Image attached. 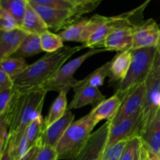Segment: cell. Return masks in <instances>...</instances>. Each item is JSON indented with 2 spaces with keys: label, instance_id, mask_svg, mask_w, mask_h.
Returning a JSON list of instances; mask_svg holds the SVG:
<instances>
[{
  "label": "cell",
  "instance_id": "obj_1",
  "mask_svg": "<svg viewBox=\"0 0 160 160\" xmlns=\"http://www.w3.org/2000/svg\"><path fill=\"white\" fill-rule=\"evenodd\" d=\"M83 48H84V45L64 46L55 52L47 53L29 65L28 69L14 81V88L20 94L39 89L56 74L67 59Z\"/></svg>",
  "mask_w": 160,
  "mask_h": 160
},
{
  "label": "cell",
  "instance_id": "obj_2",
  "mask_svg": "<svg viewBox=\"0 0 160 160\" xmlns=\"http://www.w3.org/2000/svg\"><path fill=\"white\" fill-rule=\"evenodd\" d=\"M46 93L42 89L24 94H20L15 90L7 112L0 116V120L9 124V136L22 135L31 122L42 117Z\"/></svg>",
  "mask_w": 160,
  "mask_h": 160
},
{
  "label": "cell",
  "instance_id": "obj_3",
  "mask_svg": "<svg viewBox=\"0 0 160 160\" xmlns=\"http://www.w3.org/2000/svg\"><path fill=\"white\" fill-rule=\"evenodd\" d=\"M157 55V47L132 49V60L126 78L119 84L117 95L123 100L142 84L146 83Z\"/></svg>",
  "mask_w": 160,
  "mask_h": 160
},
{
  "label": "cell",
  "instance_id": "obj_4",
  "mask_svg": "<svg viewBox=\"0 0 160 160\" xmlns=\"http://www.w3.org/2000/svg\"><path fill=\"white\" fill-rule=\"evenodd\" d=\"M97 124L89 113L73 121L56 147L59 160L74 159L85 146Z\"/></svg>",
  "mask_w": 160,
  "mask_h": 160
},
{
  "label": "cell",
  "instance_id": "obj_5",
  "mask_svg": "<svg viewBox=\"0 0 160 160\" xmlns=\"http://www.w3.org/2000/svg\"><path fill=\"white\" fill-rule=\"evenodd\" d=\"M102 2L88 3L76 9H53L33 2H29L42 17L48 29L62 31L70 25L80 20L83 15L92 12Z\"/></svg>",
  "mask_w": 160,
  "mask_h": 160
},
{
  "label": "cell",
  "instance_id": "obj_6",
  "mask_svg": "<svg viewBox=\"0 0 160 160\" xmlns=\"http://www.w3.org/2000/svg\"><path fill=\"white\" fill-rule=\"evenodd\" d=\"M106 51V50L105 48H91L84 54L64 64L56 72V74L39 89H42L47 92L49 91L58 92L64 91L68 92L70 89H73L78 83V80L75 79L73 75L80 68V67L84 63V61L94 55Z\"/></svg>",
  "mask_w": 160,
  "mask_h": 160
},
{
  "label": "cell",
  "instance_id": "obj_7",
  "mask_svg": "<svg viewBox=\"0 0 160 160\" xmlns=\"http://www.w3.org/2000/svg\"><path fill=\"white\" fill-rule=\"evenodd\" d=\"M143 129V111L130 118L111 124L107 145L124 140L140 138Z\"/></svg>",
  "mask_w": 160,
  "mask_h": 160
},
{
  "label": "cell",
  "instance_id": "obj_8",
  "mask_svg": "<svg viewBox=\"0 0 160 160\" xmlns=\"http://www.w3.org/2000/svg\"><path fill=\"white\" fill-rule=\"evenodd\" d=\"M111 124V120L106 121L92 133L85 146L73 160H102L105 148L107 146Z\"/></svg>",
  "mask_w": 160,
  "mask_h": 160
},
{
  "label": "cell",
  "instance_id": "obj_9",
  "mask_svg": "<svg viewBox=\"0 0 160 160\" xmlns=\"http://www.w3.org/2000/svg\"><path fill=\"white\" fill-rule=\"evenodd\" d=\"M136 25L128 20L116 28L106 39L103 48L106 51L123 52L132 49Z\"/></svg>",
  "mask_w": 160,
  "mask_h": 160
},
{
  "label": "cell",
  "instance_id": "obj_10",
  "mask_svg": "<svg viewBox=\"0 0 160 160\" xmlns=\"http://www.w3.org/2000/svg\"><path fill=\"white\" fill-rule=\"evenodd\" d=\"M132 15H134V13L132 11H131V12L121 14V15L108 17L107 20L91 35V37L85 43L83 44L84 48H88L90 49L91 48H103V45L108 36L116 28L130 20V17Z\"/></svg>",
  "mask_w": 160,
  "mask_h": 160
},
{
  "label": "cell",
  "instance_id": "obj_11",
  "mask_svg": "<svg viewBox=\"0 0 160 160\" xmlns=\"http://www.w3.org/2000/svg\"><path fill=\"white\" fill-rule=\"evenodd\" d=\"M146 93V83L134 89L122 102L121 106L116 117L111 120L112 124L130 118L143 111L144 102Z\"/></svg>",
  "mask_w": 160,
  "mask_h": 160
},
{
  "label": "cell",
  "instance_id": "obj_12",
  "mask_svg": "<svg viewBox=\"0 0 160 160\" xmlns=\"http://www.w3.org/2000/svg\"><path fill=\"white\" fill-rule=\"evenodd\" d=\"M160 28L153 19H149L142 24L136 25L132 49L157 47L159 42Z\"/></svg>",
  "mask_w": 160,
  "mask_h": 160
},
{
  "label": "cell",
  "instance_id": "obj_13",
  "mask_svg": "<svg viewBox=\"0 0 160 160\" xmlns=\"http://www.w3.org/2000/svg\"><path fill=\"white\" fill-rule=\"evenodd\" d=\"M160 110V78L148 77L143 107V127L156 118Z\"/></svg>",
  "mask_w": 160,
  "mask_h": 160
},
{
  "label": "cell",
  "instance_id": "obj_14",
  "mask_svg": "<svg viewBox=\"0 0 160 160\" xmlns=\"http://www.w3.org/2000/svg\"><path fill=\"white\" fill-rule=\"evenodd\" d=\"M74 117V114L71 111H67L62 118L44 128L38 143L41 145H48L56 148L67 130L73 122Z\"/></svg>",
  "mask_w": 160,
  "mask_h": 160
},
{
  "label": "cell",
  "instance_id": "obj_15",
  "mask_svg": "<svg viewBox=\"0 0 160 160\" xmlns=\"http://www.w3.org/2000/svg\"><path fill=\"white\" fill-rule=\"evenodd\" d=\"M28 34L20 28L10 31H0V59L13 56Z\"/></svg>",
  "mask_w": 160,
  "mask_h": 160
},
{
  "label": "cell",
  "instance_id": "obj_16",
  "mask_svg": "<svg viewBox=\"0 0 160 160\" xmlns=\"http://www.w3.org/2000/svg\"><path fill=\"white\" fill-rule=\"evenodd\" d=\"M74 96L68 104V110L80 109L88 105L98 104L106 99V96L97 87L84 86L74 88Z\"/></svg>",
  "mask_w": 160,
  "mask_h": 160
},
{
  "label": "cell",
  "instance_id": "obj_17",
  "mask_svg": "<svg viewBox=\"0 0 160 160\" xmlns=\"http://www.w3.org/2000/svg\"><path fill=\"white\" fill-rule=\"evenodd\" d=\"M122 104V100L115 94L97 104L90 112V116L97 123L102 120H112L118 112Z\"/></svg>",
  "mask_w": 160,
  "mask_h": 160
},
{
  "label": "cell",
  "instance_id": "obj_18",
  "mask_svg": "<svg viewBox=\"0 0 160 160\" xmlns=\"http://www.w3.org/2000/svg\"><path fill=\"white\" fill-rule=\"evenodd\" d=\"M132 60V49L119 52L111 60L110 81L120 83L126 78Z\"/></svg>",
  "mask_w": 160,
  "mask_h": 160
},
{
  "label": "cell",
  "instance_id": "obj_19",
  "mask_svg": "<svg viewBox=\"0 0 160 160\" xmlns=\"http://www.w3.org/2000/svg\"><path fill=\"white\" fill-rule=\"evenodd\" d=\"M142 143L145 148L155 153L160 152V120L159 116L143 127L140 135Z\"/></svg>",
  "mask_w": 160,
  "mask_h": 160
},
{
  "label": "cell",
  "instance_id": "obj_20",
  "mask_svg": "<svg viewBox=\"0 0 160 160\" xmlns=\"http://www.w3.org/2000/svg\"><path fill=\"white\" fill-rule=\"evenodd\" d=\"M20 28L29 34H35L39 35L49 31L42 17L38 13L37 11L30 3H28Z\"/></svg>",
  "mask_w": 160,
  "mask_h": 160
},
{
  "label": "cell",
  "instance_id": "obj_21",
  "mask_svg": "<svg viewBox=\"0 0 160 160\" xmlns=\"http://www.w3.org/2000/svg\"><path fill=\"white\" fill-rule=\"evenodd\" d=\"M67 92H59V95L52 104L48 115L44 119V128L50 126L56 121L62 118L68 111Z\"/></svg>",
  "mask_w": 160,
  "mask_h": 160
},
{
  "label": "cell",
  "instance_id": "obj_22",
  "mask_svg": "<svg viewBox=\"0 0 160 160\" xmlns=\"http://www.w3.org/2000/svg\"><path fill=\"white\" fill-rule=\"evenodd\" d=\"M110 66L111 61L103 64L102 66L94 70L85 78L81 80V81H78L73 89L78 88H82L84 86H92V87L97 88L102 86L104 84L106 77H109L110 75Z\"/></svg>",
  "mask_w": 160,
  "mask_h": 160
},
{
  "label": "cell",
  "instance_id": "obj_23",
  "mask_svg": "<svg viewBox=\"0 0 160 160\" xmlns=\"http://www.w3.org/2000/svg\"><path fill=\"white\" fill-rule=\"evenodd\" d=\"M42 52L43 50L41 44L40 35L35 34H28L19 49L13 56H15V57L24 59L39 54Z\"/></svg>",
  "mask_w": 160,
  "mask_h": 160
},
{
  "label": "cell",
  "instance_id": "obj_24",
  "mask_svg": "<svg viewBox=\"0 0 160 160\" xmlns=\"http://www.w3.org/2000/svg\"><path fill=\"white\" fill-rule=\"evenodd\" d=\"M1 69L8 73L13 81L28 69L29 65L24 59L19 57H7L0 59Z\"/></svg>",
  "mask_w": 160,
  "mask_h": 160
},
{
  "label": "cell",
  "instance_id": "obj_25",
  "mask_svg": "<svg viewBox=\"0 0 160 160\" xmlns=\"http://www.w3.org/2000/svg\"><path fill=\"white\" fill-rule=\"evenodd\" d=\"M28 3V0H0V8L11 14L20 28Z\"/></svg>",
  "mask_w": 160,
  "mask_h": 160
},
{
  "label": "cell",
  "instance_id": "obj_26",
  "mask_svg": "<svg viewBox=\"0 0 160 160\" xmlns=\"http://www.w3.org/2000/svg\"><path fill=\"white\" fill-rule=\"evenodd\" d=\"M22 160H59V155L54 147L38 143Z\"/></svg>",
  "mask_w": 160,
  "mask_h": 160
},
{
  "label": "cell",
  "instance_id": "obj_27",
  "mask_svg": "<svg viewBox=\"0 0 160 160\" xmlns=\"http://www.w3.org/2000/svg\"><path fill=\"white\" fill-rule=\"evenodd\" d=\"M88 19L82 18L76 23L70 25L59 33L63 42H81V34Z\"/></svg>",
  "mask_w": 160,
  "mask_h": 160
},
{
  "label": "cell",
  "instance_id": "obj_28",
  "mask_svg": "<svg viewBox=\"0 0 160 160\" xmlns=\"http://www.w3.org/2000/svg\"><path fill=\"white\" fill-rule=\"evenodd\" d=\"M40 37L42 50L47 53L55 52L64 47L63 40L58 34L48 31L41 34Z\"/></svg>",
  "mask_w": 160,
  "mask_h": 160
},
{
  "label": "cell",
  "instance_id": "obj_29",
  "mask_svg": "<svg viewBox=\"0 0 160 160\" xmlns=\"http://www.w3.org/2000/svg\"><path fill=\"white\" fill-rule=\"evenodd\" d=\"M44 130V119L41 117L39 118L36 119L34 121L31 122L25 131L27 139H28V143L30 148H32L35 146L40 139L41 135L42 134V131Z\"/></svg>",
  "mask_w": 160,
  "mask_h": 160
},
{
  "label": "cell",
  "instance_id": "obj_30",
  "mask_svg": "<svg viewBox=\"0 0 160 160\" xmlns=\"http://www.w3.org/2000/svg\"><path fill=\"white\" fill-rule=\"evenodd\" d=\"M109 17H105V16L98 15V14H95L93 17L88 19L87 23H86L84 29L83 31L82 34H81V43H85L89 38L91 37L92 34L101 26L102 23L107 20Z\"/></svg>",
  "mask_w": 160,
  "mask_h": 160
},
{
  "label": "cell",
  "instance_id": "obj_31",
  "mask_svg": "<svg viewBox=\"0 0 160 160\" xmlns=\"http://www.w3.org/2000/svg\"><path fill=\"white\" fill-rule=\"evenodd\" d=\"M29 2L35 3V4L40 5V6H45L48 8H53V9H76L79 6H83V5L88 4H76L72 2L67 1V0H28ZM95 2H102L101 0ZM88 2V3H92Z\"/></svg>",
  "mask_w": 160,
  "mask_h": 160
},
{
  "label": "cell",
  "instance_id": "obj_32",
  "mask_svg": "<svg viewBox=\"0 0 160 160\" xmlns=\"http://www.w3.org/2000/svg\"><path fill=\"white\" fill-rule=\"evenodd\" d=\"M131 140L121 141L113 145H107L104 150L102 160H120L124 148Z\"/></svg>",
  "mask_w": 160,
  "mask_h": 160
},
{
  "label": "cell",
  "instance_id": "obj_33",
  "mask_svg": "<svg viewBox=\"0 0 160 160\" xmlns=\"http://www.w3.org/2000/svg\"><path fill=\"white\" fill-rule=\"evenodd\" d=\"M20 28L17 20L7 11L0 8V31H10Z\"/></svg>",
  "mask_w": 160,
  "mask_h": 160
},
{
  "label": "cell",
  "instance_id": "obj_34",
  "mask_svg": "<svg viewBox=\"0 0 160 160\" xmlns=\"http://www.w3.org/2000/svg\"><path fill=\"white\" fill-rule=\"evenodd\" d=\"M141 143L142 142L139 137L131 139L128 143L126 148H124V151L120 160H134L138 151L140 148Z\"/></svg>",
  "mask_w": 160,
  "mask_h": 160
},
{
  "label": "cell",
  "instance_id": "obj_35",
  "mask_svg": "<svg viewBox=\"0 0 160 160\" xmlns=\"http://www.w3.org/2000/svg\"><path fill=\"white\" fill-rule=\"evenodd\" d=\"M14 94H15L14 88L0 92V116L4 115L7 112Z\"/></svg>",
  "mask_w": 160,
  "mask_h": 160
},
{
  "label": "cell",
  "instance_id": "obj_36",
  "mask_svg": "<svg viewBox=\"0 0 160 160\" xmlns=\"http://www.w3.org/2000/svg\"><path fill=\"white\" fill-rule=\"evenodd\" d=\"M14 88V81L11 77L0 68V92Z\"/></svg>",
  "mask_w": 160,
  "mask_h": 160
},
{
  "label": "cell",
  "instance_id": "obj_37",
  "mask_svg": "<svg viewBox=\"0 0 160 160\" xmlns=\"http://www.w3.org/2000/svg\"><path fill=\"white\" fill-rule=\"evenodd\" d=\"M0 160H16L15 154H14L13 149H12V142L10 139H8L5 148L2 152H0Z\"/></svg>",
  "mask_w": 160,
  "mask_h": 160
},
{
  "label": "cell",
  "instance_id": "obj_38",
  "mask_svg": "<svg viewBox=\"0 0 160 160\" xmlns=\"http://www.w3.org/2000/svg\"><path fill=\"white\" fill-rule=\"evenodd\" d=\"M148 77H152V78H160V55L158 53V52L156 59H155L152 70L151 73H150V75Z\"/></svg>",
  "mask_w": 160,
  "mask_h": 160
},
{
  "label": "cell",
  "instance_id": "obj_39",
  "mask_svg": "<svg viewBox=\"0 0 160 160\" xmlns=\"http://www.w3.org/2000/svg\"><path fill=\"white\" fill-rule=\"evenodd\" d=\"M145 150H146V154L148 160H160V156L159 153H155L153 152H151L149 151V150L146 149V148H145Z\"/></svg>",
  "mask_w": 160,
  "mask_h": 160
},
{
  "label": "cell",
  "instance_id": "obj_40",
  "mask_svg": "<svg viewBox=\"0 0 160 160\" xmlns=\"http://www.w3.org/2000/svg\"><path fill=\"white\" fill-rule=\"evenodd\" d=\"M151 1H152V0H146V1H145V2L143 3V4L141 5V6H139L138 8H137V9H134V10H133L134 13L135 14V13H137V12H142V11L145 9V8L147 6V5H148V3H149Z\"/></svg>",
  "mask_w": 160,
  "mask_h": 160
},
{
  "label": "cell",
  "instance_id": "obj_41",
  "mask_svg": "<svg viewBox=\"0 0 160 160\" xmlns=\"http://www.w3.org/2000/svg\"><path fill=\"white\" fill-rule=\"evenodd\" d=\"M141 142H142V141H141ZM140 153H141V159L148 160V158H147V154H146V150H145V148L144 147V145H142V143L141 144Z\"/></svg>",
  "mask_w": 160,
  "mask_h": 160
},
{
  "label": "cell",
  "instance_id": "obj_42",
  "mask_svg": "<svg viewBox=\"0 0 160 160\" xmlns=\"http://www.w3.org/2000/svg\"><path fill=\"white\" fill-rule=\"evenodd\" d=\"M67 1L72 2L73 3H76V4H85V3L92 2L95 1H98V0H67ZM101 1H103V0H101Z\"/></svg>",
  "mask_w": 160,
  "mask_h": 160
},
{
  "label": "cell",
  "instance_id": "obj_43",
  "mask_svg": "<svg viewBox=\"0 0 160 160\" xmlns=\"http://www.w3.org/2000/svg\"><path fill=\"white\" fill-rule=\"evenodd\" d=\"M141 144H142V143H141ZM140 148H141V147H140ZM134 160H141V153H140V148H139V150H138V151L137 154H136V156H135V157H134Z\"/></svg>",
  "mask_w": 160,
  "mask_h": 160
},
{
  "label": "cell",
  "instance_id": "obj_44",
  "mask_svg": "<svg viewBox=\"0 0 160 160\" xmlns=\"http://www.w3.org/2000/svg\"><path fill=\"white\" fill-rule=\"evenodd\" d=\"M157 52H158V53L160 55V37H159V44H158V46H157Z\"/></svg>",
  "mask_w": 160,
  "mask_h": 160
},
{
  "label": "cell",
  "instance_id": "obj_45",
  "mask_svg": "<svg viewBox=\"0 0 160 160\" xmlns=\"http://www.w3.org/2000/svg\"><path fill=\"white\" fill-rule=\"evenodd\" d=\"M158 116H159V120H160V110L159 111V112H158Z\"/></svg>",
  "mask_w": 160,
  "mask_h": 160
},
{
  "label": "cell",
  "instance_id": "obj_46",
  "mask_svg": "<svg viewBox=\"0 0 160 160\" xmlns=\"http://www.w3.org/2000/svg\"><path fill=\"white\" fill-rule=\"evenodd\" d=\"M159 156H160V152H159Z\"/></svg>",
  "mask_w": 160,
  "mask_h": 160
},
{
  "label": "cell",
  "instance_id": "obj_47",
  "mask_svg": "<svg viewBox=\"0 0 160 160\" xmlns=\"http://www.w3.org/2000/svg\"><path fill=\"white\" fill-rule=\"evenodd\" d=\"M141 160H142V159H141Z\"/></svg>",
  "mask_w": 160,
  "mask_h": 160
}]
</instances>
